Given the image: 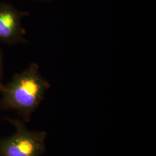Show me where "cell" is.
I'll return each instance as SVG.
<instances>
[{
	"instance_id": "obj_1",
	"label": "cell",
	"mask_w": 156,
	"mask_h": 156,
	"mask_svg": "<svg viewBox=\"0 0 156 156\" xmlns=\"http://www.w3.org/2000/svg\"><path fill=\"white\" fill-rule=\"evenodd\" d=\"M49 87L50 84L41 75L38 66L32 64L16 75L9 83L2 84L0 90L4 104L28 122Z\"/></svg>"
},
{
	"instance_id": "obj_2",
	"label": "cell",
	"mask_w": 156,
	"mask_h": 156,
	"mask_svg": "<svg viewBox=\"0 0 156 156\" xmlns=\"http://www.w3.org/2000/svg\"><path fill=\"white\" fill-rule=\"evenodd\" d=\"M8 120L15 127V132L0 140V156H41L44 153L46 132L30 130L20 120Z\"/></svg>"
},
{
	"instance_id": "obj_3",
	"label": "cell",
	"mask_w": 156,
	"mask_h": 156,
	"mask_svg": "<svg viewBox=\"0 0 156 156\" xmlns=\"http://www.w3.org/2000/svg\"><path fill=\"white\" fill-rule=\"evenodd\" d=\"M20 14L9 6L0 7V42L14 44L23 42L24 30Z\"/></svg>"
},
{
	"instance_id": "obj_4",
	"label": "cell",
	"mask_w": 156,
	"mask_h": 156,
	"mask_svg": "<svg viewBox=\"0 0 156 156\" xmlns=\"http://www.w3.org/2000/svg\"><path fill=\"white\" fill-rule=\"evenodd\" d=\"M1 73H2V63H1V58L0 56V87L2 86V84L1 82Z\"/></svg>"
}]
</instances>
